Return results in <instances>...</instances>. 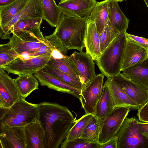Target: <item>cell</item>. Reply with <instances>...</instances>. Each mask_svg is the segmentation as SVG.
I'll return each instance as SVG.
<instances>
[{"instance_id": "1", "label": "cell", "mask_w": 148, "mask_h": 148, "mask_svg": "<svg viewBox=\"0 0 148 148\" xmlns=\"http://www.w3.org/2000/svg\"><path fill=\"white\" fill-rule=\"evenodd\" d=\"M38 120L45 131L44 148H58L75 122L66 106L56 103L38 104Z\"/></svg>"}, {"instance_id": "2", "label": "cell", "mask_w": 148, "mask_h": 148, "mask_svg": "<svg viewBox=\"0 0 148 148\" xmlns=\"http://www.w3.org/2000/svg\"><path fill=\"white\" fill-rule=\"evenodd\" d=\"M87 20L62 13L54 32L45 37L55 49L65 56L69 50L82 51L85 47Z\"/></svg>"}, {"instance_id": "3", "label": "cell", "mask_w": 148, "mask_h": 148, "mask_svg": "<svg viewBox=\"0 0 148 148\" xmlns=\"http://www.w3.org/2000/svg\"><path fill=\"white\" fill-rule=\"evenodd\" d=\"M9 42L19 57L28 58L51 53L54 49L44 37L40 26L29 31L12 33Z\"/></svg>"}, {"instance_id": "4", "label": "cell", "mask_w": 148, "mask_h": 148, "mask_svg": "<svg viewBox=\"0 0 148 148\" xmlns=\"http://www.w3.org/2000/svg\"><path fill=\"white\" fill-rule=\"evenodd\" d=\"M38 104L21 98L10 107H0V133L10 127L24 126L38 120Z\"/></svg>"}, {"instance_id": "5", "label": "cell", "mask_w": 148, "mask_h": 148, "mask_svg": "<svg viewBox=\"0 0 148 148\" xmlns=\"http://www.w3.org/2000/svg\"><path fill=\"white\" fill-rule=\"evenodd\" d=\"M125 33L120 34L117 36L96 60V64L99 69L107 78L114 76L121 71L127 40Z\"/></svg>"}, {"instance_id": "6", "label": "cell", "mask_w": 148, "mask_h": 148, "mask_svg": "<svg viewBox=\"0 0 148 148\" xmlns=\"http://www.w3.org/2000/svg\"><path fill=\"white\" fill-rule=\"evenodd\" d=\"M135 116L127 118L115 135L117 148H148V139L140 132Z\"/></svg>"}, {"instance_id": "7", "label": "cell", "mask_w": 148, "mask_h": 148, "mask_svg": "<svg viewBox=\"0 0 148 148\" xmlns=\"http://www.w3.org/2000/svg\"><path fill=\"white\" fill-rule=\"evenodd\" d=\"M52 57L51 53L28 58L18 57L1 68L9 73L18 75L33 74L46 66Z\"/></svg>"}, {"instance_id": "8", "label": "cell", "mask_w": 148, "mask_h": 148, "mask_svg": "<svg viewBox=\"0 0 148 148\" xmlns=\"http://www.w3.org/2000/svg\"><path fill=\"white\" fill-rule=\"evenodd\" d=\"M104 76L102 73L96 75L81 90L79 99L86 114L94 115L103 91Z\"/></svg>"}, {"instance_id": "9", "label": "cell", "mask_w": 148, "mask_h": 148, "mask_svg": "<svg viewBox=\"0 0 148 148\" xmlns=\"http://www.w3.org/2000/svg\"><path fill=\"white\" fill-rule=\"evenodd\" d=\"M131 110V108L125 106H117L114 108L102 122L99 143H105L115 136Z\"/></svg>"}, {"instance_id": "10", "label": "cell", "mask_w": 148, "mask_h": 148, "mask_svg": "<svg viewBox=\"0 0 148 148\" xmlns=\"http://www.w3.org/2000/svg\"><path fill=\"white\" fill-rule=\"evenodd\" d=\"M69 59L77 70L84 87L96 75L93 60L89 54L82 51H75L69 56Z\"/></svg>"}, {"instance_id": "11", "label": "cell", "mask_w": 148, "mask_h": 148, "mask_svg": "<svg viewBox=\"0 0 148 148\" xmlns=\"http://www.w3.org/2000/svg\"><path fill=\"white\" fill-rule=\"evenodd\" d=\"M140 107L148 101V89L125 77L121 73L110 78Z\"/></svg>"}, {"instance_id": "12", "label": "cell", "mask_w": 148, "mask_h": 148, "mask_svg": "<svg viewBox=\"0 0 148 148\" xmlns=\"http://www.w3.org/2000/svg\"><path fill=\"white\" fill-rule=\"evenodd\" d=\"M21 98L14 79L0 67V107H9Z\"/></svg>"}, {"instance_id": "13", "label": "cell", "mask_w": 148, "mask_h": 148, "mask_svg": "<svg viewBox=\"0 0 148 148\" xmlns=\"http://www.w3.org/2000/svg\"><path fill=\"white\" fill-rule=\"evenodd\" d=\"M97 2L95 0H64L60 2L58 5L62 13L88 19Z\"/></svg>"}, {"instance_id": "14", "label": "cell", "mask_w": 148, "mask_h": 148, "mask_svg": "<svg viewBox=\"0 0 148 148\" xmlns=\"http://www.w3.org/2000/svg\"><path fill=\"white\" fill-rule=\"evenodd\" d=\"M38 17L43 18V9L40 0H29L25 7L10 21L3 26L0 27L1 39H10V29L18 20Z\"/></svg>"}, {"instance_id": "15", "label": "cell", "mask_w": 148, "mask_h": 148, "mask_svg": "<svg viewBox=\"0 0 148 148\" xmlns=\"http://www.w3.org/2000/svg\"><path fill=\"white\" fill-rule=\"evenodd\" d=\"M42 86L63 93L69 94L79 99L81 90L75 88L58 78L41 71L34 74Z\"/></svg>"}, {"instance_id": "16", "label": "cell", "mask_w": 148, "mask_h": 148, "mask_svg": "<svg viewBox=\"0 0 148 148\" xmlns=\"http://www.w3.org/2000/svg\"><path fill=\"white\" fill-rule=\"evenodd\" d=\"M0 148H26L24 126L10 128L0 133Z\"/></svg>"}, {"instance_id": "17", "label": "cell", "mask_w": 148, "mask_h": 148, "mask_svg": "<svg viewBox=\"0 0 148 148\" xmlns=\"http://www.w3.org/2000/svg\"><path fill=\"white\" fill-rule=\"evenodd\" d=\"M127 39L121 67L123 69L140 62L148 57V49Z\"/></svg>"}, {"instance_id": "18", "label": "cell", "mask_w": 148, "mask_h": 148, "mask_svg": "<svg viewBox=\"0 0 148 148\" xmlns=\"http://www.w3.org/2000/svg\"><path fill=\"white\" fill-rule=\"evenodd\" d=\"M84 42L86 53L93 60H96L100 57L101 52L99 35L94 22L87 21Z\"/></svg>"}, {"instance_id": "19", "label": "cell", "mask_w": 148, "mask_h": 148, "mask_svg": "<svg viewBox=\"0 0 148 148\" xmlns=\"http://www.w3.org/2000/svg\"><path fill=\"white\" fill-rule=\"evenodd\" d=\"M26 148H44L45 131L37 120L24 126Z\"/></svg>"}, {"instance_id": "20", "label": "cell", "mask_w": 148, "mask_h": 148, "mask_svg": "<svg viewBox=\"0 0 148 148\" xmlns=\"http://www.w3.org/2000/svg\"><path fill=\"white\" fill-rule=\"evenodd\" d=\"M122 71L125 77L148 89V57Z\"/></svg>"}, {"instance_id": "21", "label": "cell", "mask_w": 148, "mask_h": 148, "mask_svg": "<svg viewBox=\"0 0 148 148\" xmlns=\"http://www.w3.org/2000/svg\"><path fill=\"white\" fill-rule=\"evenodd\" d=\"M108 21L120 34L126 32L129 20L119 7L118 2L109 1L108 3Z\"/></svg>"}, {"instance_id": "22", "label": "cell", "mask_w": 148, "mask_h": 148, "mask_svg": "<svg viewBox=\"0 0 148 148\" xmlns=\"http://www.w3.org/2000/svg\"><path fill=\"white\" fill-rule=\"evenodd\" d=\"M105 84L109 90L115 107L128 106L132 110L138 109L140 107L110 78H107Z\"/></svg>"}, {"instance_id": "23", "label": "cell", "mask_w": 148, "mask_h": 148, "mask_svg": "<svg viewBox=\"0 0 148 148\" xmlns=\"http://www.w3.org/2000/svg\"><path fill=\"white\" fill-rule=\"evenodd\" d=\"M115 107L109 90L107 85L104 84L101 96L97 104L93 115L102 122Z\"/></svg>"}, {"instance_id": "24", "label": "cell", "mask_w": 148, "mask_h": 148, "mask_svg": "<svg viewBox=\"0 0 148 148\" xmlns=\"http://www.w3.org/2000/svg\"><path fill=\"white\" fill-rule=\"evenodd\" d=\"M108 0H105L97 2L87 20L95 23L99 35L108 21Z\"/></svg>"}, {"instance_id": "25", "label": "cell", "mask_w": 148, "mask_h": 148, "mask_svg": "<svg viewBox=\"0 0 148 148\" xmlns=\"http://www.w3.org/2000/svg\"><path fill=\"white\" fill-rule=\"evenodd\" d=\"M38 81L37 78L32 74L19 75L14 79L15 84L20 96L24 99L33 91L38 89Z\"/></svg>"}, {"instance_id": "26", "label": "cell", "mask_w": 148, "mask_h": 148, "mask_svg": "<svg viewBox=\"0 0 148 148\" xmlns=\"http://www.w3.org/2000/svg\"><path fill=\"white\" fill-rule=\"evenodd\" d=\"M43 11V19L52 27H56L62 12L54 0H40Z\"/></svg>"}, {"instance_id": "27", "label": "cell", "mask_w": 148, "mask_h": 148, "mask_svg": "<svg viewBox=\"0 0 148 148\" xmlns=\"http://www.w3.org/2000/svg\"><path fill=\"white\" fill-rule=\"evenodd\" d=\"M29 0H16L0 8V27L5 25L17 15L25 7Z\"/></svg>"}, {"instance_id": "28", "label": "cell", "mask_w": 148, "mask_h": 148, "mask_svg": "<svg viewBox=\"0 0 148 148\" xmlns=\"http://www.w3.org/2000/svg\"><path fill=\"white\" fill-rule=\"evenodd\" d=\"M102 122L94 115L85 126L81 137L86 141L99 143Z\"/></svg>"}, {"instance_id": "29", "label": "cell", "mask_w": 148, "mask_h": 148, "mask_svg": "<svg viewBox=\"0 0 148 148\" xmlns=\"http://www.w3.org/2000/svg\"><path fill=\"white\" fill-rule=\"evenodd\" d=\"M47 65L58 69L80 81L78 73L70 61L69 56H66L60 59H56L52 57Z\"/></svg>"}, {"instance_id": "30", "label": "cell", "mask_w": 148, "mask_h": 148, "mask_svg": "<svg viewBox=\"0 0 148 148\" xmlns=\"http://www.w3.org/2000/svg\"><path fill=\"white\" fill-rule=\"evenodd\" d=\"M40 71L54 76L77 88L81 90L83 87L80 81L58 69L46 65Z\"/></svg>"}, {"instance_id": "31", "label": "cell", "mask_w": 148, "mask_h": 148, "mask_svg": "<svg viewBox=\"0 0 148 148\" xmlns=\"http://www.w3.org/2000/svg\"><path fill=\"white\" fill-rule=\"evenodd\" d=\"M43 19L42 17H38L20 19L11 26L10 33L29 31L40 26Z\"/></svg>"}, {"instance_id": "32", "label": "cell", "mask_w": 148, "mask_h": 148, "mask_svg": "<svg viewBox=\"0 0 148 148\" xmlns=\"http://www.w3.org/2000/svg\"><path fill=\"white\" fill-rule=\"evenodd\" d=\"M93 115L86 114L79 119L76 120L75 122L69 130L65 140L69 141L81 137L85 126L88 123Z\"/></svg>"}, {"instance_id": "33", "label": "cell", "mask_w": 148, "mask_h": 148, "mask_svg": "<svg viewBox=\"0 0 148 148\" xmlns=\"http://www.w3.org/2000/svg\"><path fill=\"white\" fill-rule=\"evenodd\" d=\"M120 33L109 21L99 35L100 48L101 53Z\"/></svg>"}, {"instance_id": "34", "label": "cell", "mask_w": 148, "mask_h": 148, "mask_svg": "<svg viewBox=\"0 0 148 148\" xmlns=\"http://www.w3.org/2000/svg\"><path fill=\"white\" fill-rule=\"evenodd\" d=\"M9 42L0 45V67L5 65L18 57Z\"/></svg>"}, {"instance_id": "35", "label": "cell", "mask_w": 148, "mask_h": 148, "mask_svg": "<svg viewBox=\"0 0 148 148\" xmlns=\"http://www.w3.org/2000/svg\"><path fill=\"white\" fill-rule=\"evenodd\" d=\"M99 143H91L86 141L81 137L67 141L65 140L60 145L61 148H100Z\"/></svg>"}, {"instance_id": "36", "label": "cell", "mask_w": 148, "mask_h": 148, "mask_svg": "<svg viewBox=\"0 0 148 148\" xmlns=\"http://www.w3.org/2000/svg\"><path fill=\"white\" fill-rule=\"evenodd\" d=\"M125 35L127 39L132 41L140 46L148 49V39L144 38L125 33Z\"/></svg>"}, {"instance_id": "37", "label": "cell", "mask_w": 148, "mask_h": 148, "mask_svg": "<svg viewBox=\"0 0 148 148\" xmlns=\"http://www.w3.org/2000/svg\"><path fill=\"white\" fill-rule=\"evenodd\" d=\"M137 115L139 121L148 123V101L138 109Z\"/></svg>"}, {"instance_id": "38", "label": "cell", "mask_w": 148, "mask_h": 148, "mask_svg": "<svg viewBox=\"0 0 148 148\" xmlns=\"http://www.w3.org/2000/svg\"><path fill=\"white\" fill-rule=\"evenodd\" d=\"M100 148H117V138L115 136L105 143H101Z\"/></svg>"}, {"instance_id": "39", "label": "cell", "mask_w": 148, "mask_h": 148, "mask_svg": "<svg viewBox=\"0 0 148 148\" xmlns=\"http://www.w3.org/2000/svg\"><path fill=\"white\" fill-rule=\"evenodd\" d=\"M138 125L139 130L142 134H148V123L138 122Z\"/></svg>"}, {"instance_id": "40", "label": "cell", "mask_w": 148, "mask_h": 148, "mask_svg": "<svg viewBox=\"0 0 148 148\" xmlns=\"http://www.w3.org/2000/svg\"><path fill=\"white\" fill-rule=\"evenodd\" d=\"M52 57L56 59H60L66 56L63 55L58 50L54 49L51 52Z\"/></svg>"}, {"instance_id": "41", "label": "cell", "mask_w": 148, "mask_h": 148, "mask_svg": "<svg viewBox=\"0 0 148 148\" xmlns=\"http://www.w3.org/2000/svg\"><path fill=\"white\" fill-rule=\"evenodd\" d=\"M16 0H0V8L3 7L14 1Z\"/></svg>"}, {"instance_id": "42", "label": "cell", "mask_w": 148, "mask_h": 148, "mask_svg": "<svg viewBox=\"0 0 148 148\" xmlns=\"http://www.w3.org/2000/svg\"><path fill=\"white\" fill-rule=\"evenodd\" d=\"M148 8V0H143Z\"/></svg>"}, {"instance_id": "43", "label": "cell", "mask_w": 148, "mask_h": 148, "mask_svg": "<svg viewBox=\"0 0 148 148\" xmlns=\"http://www.w3.org/2000/svg\"><path fill=\"white\" fill-rule=\"evenodd\" d=\"M143 135L146 137L147 139H148V134H143Z\"/></svg>"}, {"instance_id": "44", "label": "cell", "mask_w": 148, "mask_h": 148, "mask_svg": "<svg viewBox=\"0 0 148 148\" xmlns=\"http://www.w3.org/2000/svg\"><path fill=\"white\" fill-rule=\"evenodd\" d=\"M109 1H114L117 2H121L122 1H124V0H108Z\"/></svg>"}, {"instance_id": "45", "label": "cell", "mask_w": 148, "mask_h": 148, "mask_svg": "<svg viewBox=\"0 0 148 148\" xmlns=\"http://www.w3.org/2000/svg\"><path fill=\"white\" fill-rule=\"evenodd\" d=\"M61 0V1H64V0Z\"/></svg>"}]
</instances>
